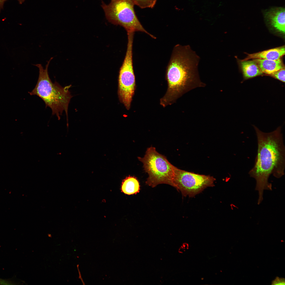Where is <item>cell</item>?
<instances>
[{
  "instance_id": "cell-17",
  "label": "cell",
  "mask_w": 285,
  "mask_h": 285,
  "mask_svg": "<svg viewBox=\"0 0 285 285\" xmlns=\"http://www.w3.org/2000/svg\"><path fill=\"white\" fill-rule=\"evenodd\" d=\"M9 283V281L0 278V285H8Z\"/></svg>"
},
{
  "instance_id": "cell-15",
  "label": "cell",
  "mask_w": 285,
  "mask_h": 285,
  "mask_svg": "<svg viewBox=\"0 0 285 285\" xmlns=\"http://www.w3.org/2000/svg\"><path fill=\"white\" fill-rule=\"evenodd\" d=\"M285 279L284 278L276 277L272 282L273 285H284Z\"/></svg>"
},
{
  "instance_id": "cell-16",
  "label": "cell",
  "mask_w": 285,
  "mask_h": 285,
  "mask_svg": "<svg viewBox=\"0 0 285 285\" xmlns=\"http://www.w3.org/2000/svg\"><path fill=\"white\" fill-rule=\"evenodd\" d=\"M7 0H0V11L2 9H3V6L5 2ZM20 4H22L25 1V0H17Z\"/></svg>"
},
{
  "instance_id": "cell-9",
  "label": "cell",
  "mask_w": 285,
  "mask_h": 285,
  "mask_svg": "<svg viewBox=\"0 0 285 285\" xmlns=\"http://www.w3.org/2000/svg\"><path fill=\"white\" fill-rule=\"evenodd\" d=\"M285 53L284 46L269 49L258 52L248 54L241 61L250 59H262L276 60L281 59Z\"/></svg>"
},
{
  "instance_id": "cell-6",
  "label": "cell",
  "mask_w": 285,
  "mask_h": 285,
  "mask_svg": "<svg viewBox=\"0 0 285 285\" xmlns=\"http://www.w3.org/2000/svg\"><path fill=\"white\" fill-rule=\"evenodd\" d=\"M134 37L132 35L127 36L126 51L120 69L118 77V98L128 110L130 108L136 87L132 60Z\"/></svg>"
},
{
  "instance_id": "cell-1",
  "label": "cell",
  "mask_w": 285,
  "mask_h": 285,
  "mask_svg": "<svg viewBox=\"0 0 285 285\" xmlns=\"http://www.w3.org/2000/svg\"><path fill=\"white\" fill-rule=\"evenodd\" d=\"M253 126L257 136V153L254 165L249 174L256 180L259 205L263 200L264 191L272 190V184L268 181L270 175L279 178L284 174L285 149L281 127L266 133Z\"/></svg>"
},
{
  "instance_id": "cell-7",
  "label": "cell",
  "mask_w": 285,
  "mask_h": 285,
  "mask_svg": "<svg viewBox=\"0 0 285 285\" xmlns=\"http://www.w3.org/2000/svg\"><path fill=\"white\" fill-rule=\"evenodd\" d=\"M215 180L212 176L188 172L175 167L173 187L183 196L193 197L205 188L214 186Z\"/></svg>"
},
{
  "instance_id": "cell-14",
  "label": "cell",
  "mask_w": 285,
  "mask_h": 285,
  "mask_svg": "<svg viewBox=\"0 0 285 285\" xmlns=\"http://www.w3.org/2000/svg\"><path fill=\"white\" fill-rule=\"evenodd\" d=\"M285 74V70L284 68L273 73L270 75L279 80L284 82Z\"/></svg>"
},
{
  "instance_id": "cell-11",
  "label": "cell",
  "mask_w": 285,
  "mask_h": 285,
  "mask_svg": "<svg viewBox=\"0 0 285 285\" xmlns=\"http://www.w3.org/2000/svg\"><path fill=\"white\" fill-rule=\"evenodd\" d=\"M121 190L122 192L126 194H136L140 192V183L136 177L129 176L122 181Z\"/></svg>"
},
{
  "instance_id": "cell-10",
  "label": "cell",
  "mask_w": 285,
  "mask_h": 285,
  "mask_svg": "<svg viewBox=\"0 0 285 285\" xmlns=\"http://www.w3.org/2000/svg\"><path fill=\"white\" fill-rule=\"evenodd\" d=\"M263 73L271 75L273 73L284 68V66L281 59L276 60L262 59H253Z\"/></svg>"
},
{
  "instance_id": "cell-3",
  "label": "cell",
  "mask_w": 285,
  "mask_h": 285,
  "mask_svg": "<svg viewBox=\"0 0 285 285\" xmlns=\"http://www.w3.org/2000/svg\"><path fill=\"white\" fill-rule=\"evenodd\" d=\"M53 58L51 57L48 61L45 69L41 64L34 65L39 69V76L35 87L29 93L31 95H36L42 100L46 107L50 108L52 115H56L58 120H60V116L64 111L68 126V107L73 96L69 91L71 85L63 87L56 81L54 83L52 82L48 69Z\"/></svg>"
},
{
  "instance_id": "cell-13",
  "label": "cell",
  "mask_w": 285,
  "mask_h": 285,
  "mask_svg": "<svg viewBox=\"0 0 285 285\" xmlns=\"http://www.w3.org/2000/svg\"><path fill=\"white\" fill-rule=\"evenodd\" d=\"M135 5L141 8H152L155 5L157 0H131Z\"/></svg>"
},
{
  "instance_id": "cell-5",
  "label": "cell",
  "mask_w": 285,
  "mask_h": 285,
  "mask_svg": "<svg viewBox=\"0 0 285 285\" xmlns=\"http://www.w3.org/2000/svg\"><path fill=\"white\" fill-rule=\"evenodd\" d=\"M134 5L131 0H111L108 4L102 2L101 6L107 19L112 23L122 26L127 32L140 31L156 39L141 24L135 14Z\"/></svg>"
},
{
  "instance_id": "cell-4",
  "label": "cell",
  "mask_w": 285,
  "mask_h": 285,
  "mask_svg": "<svg viewBox=\"0 0 285 285\" xmlns=\"http://www.w3.org/2000/svg\"><path fill=\"white\" fill-rule=\"evenodd\" d=\"M138 159L143 163L144 170L148 175L146 184L152 187L162 184L173 187L175 166L155 147L148 148L144 156L138 157Z\"/></svg>"
},
{
  "instance_id": "cell-12",
  "label": "cell",
  "mask_w": 285,
  "mask_h": 285,
  "mask_svg": "<svg viewBox=\"0 0 285 285\" xmlns=\"http://www.w3.org/2000/svg\"><path fill=\"white\" fill-rule=\"evenodd\" d=\"M241 67L245 79L252 78L262 74L263 73L254 60L241 61Z\"/></svg>"
},
{
  "instance_id": "cell-2",
  "label": "cell",
  "mask_w": 285,
  "mask_h": 285,
  "mask_svg": "<svg viewBox=\"0 0 285 285\" xmlns=\"http://www.w3.org/2000/svg\"><path fill=\"white\" fill-rule=\"evenodd\" d=\"M200 59L189 45L178 44L174 47L167 67L165 77L168 88L160 99L161 106L165 107L170 105L189 91L205 86L199 75Z\"/></svg>"
},
{
  "instance_id": "cell-8",
  "label": "cell",
  "mask_w": 285,
  "mask_h": 285,
  "mask_svg": "<svg viewBox=\"0 0 285 285\" xmlns=\"http://www.w3.org/2000/svg\"><path fill=\"white\" fill-rule=\"evenodd\" d=\"M285 8L276 7L266 11L264 17L269 24L279 32L284 34L285 28Z\"/></svg>"
}]
</instances>
